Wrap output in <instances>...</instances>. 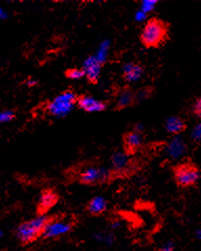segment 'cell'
I'll return each mask as SVG.
<instances>
[{
	"label": "cell",
	"instance_id": "obj_1",
	"mask_svg": "<svg viewBox=\"0 0 201 251\" xmlns=\"http://www.w3.org/2000/svg\"><path fill=\"white\" fill-rule=\"evenodd\" d=\"M169 24L161 18H150L142 27L140 40L146 48H160L169 39Z\"/></svg>",
	"mask_w": 201,
	"mask_h": 251
},
{
	"label": "cell",
	"instance_id": "obj_2",
	"mask_svg": "<svg viewBox=\"0 0 201 251\" xmlns=\"http://www.w3.org/2000/svg\"><path fill=\"white\" fill-rule=\"evenodd\" d=\"M52 216L48 215H38L36 218L25 221L21 223L16 230V237L22 243V244H28L35 240H37L42 235L47 223L52 220Z\"/></svg>",
	"mask_w": 201,
	"mask_h": 251
},
{
	"label": "cell",
	"instance_id": "obj_3",
	"mask_svg": "<svg viewBox=\"0 0 201 251\" xmlns=\"http://www.w3.org/2000/svg\"><path fill=\"white\" fill-rule=\"evenodd\" d=\"M173 177L178 187L186 188L194 187L200 180L201 171L196 164L186 160L173 167Z\"/></svg>",
	"mask_w": 201,
	"mask_h": 251
},
{
	"label": "cell",
	"instance_id": "obj_4",
	"mask_svg": "<svg viewBox=\"0 0 201 251\" xmlns=\"http://www.w3.org/2000/svg\"><path fill=\"white\" fill-rule=\"evenodd\" d=\"M78 94L73 90H66L48 102L45 107V111L52 116L63 117L67 115L73 108L77 105Z\"/></svg>",
	"mask_w": 201,
	"mask_h": 251
},
{
	"label": "cell",
	"instance_id": "obj_5",
	"mask_svg": "<svg viewBox=\"0 0 201 251\" xmlns=\"http://www.w3.org/2000/svg\"><path fill=\"white\" fill-rule=\"evenodd\" d=\"M111 168L109 169L111 174V179L119 178V177L128 176L130 174L136 164L134 160L126 155L124 152H116L111 156Z\"/></svg>",
	"mask_w": 201,
	"mask_h": 251
},
{
	"label": "cell",
	"instance_id": "obj_6",
	"mask_svg": "<svg viewBox=\"0 0 201 251\" xmlns=\"http://www.w3.org/2000/svg\"><path fill=\"white\" fill-rule=\"evenodd\" d=\"M112 180L111 174L108 168L90 167L85 168L79 175V181L85 186H93V184L106 183Z\"/></svg>",
	"mask_w": 201,
	"mask_h": 251
},
{
	"label": "cell",
	"instance_id": "obj_7",
	"mask_svg": "<svg viewBox=\"0 0 201 251\" xmlns=\"http://www.w3.org/2000/svg\"><path fill=\"white\" fill-rule=\"evenodd\" d=\"M73 223L69 222V221L53 217L45 226L41 237L43 239L60 238L62 235H65L66 233L70 232L71 230H73Z\"/></svg>",
	"mask_w": 201,
	"mask_h": 251
},
{
	"label": "cell",
	"instance_id": "obj_8",
	"mask_svg": "<svg viewBox=\"0 0 201 251\" xmlns=\"http://www.w3.org/2000/svg\"><path fill=\"white\" fill-rule=\"evenodd\" d=\"M142 144V132H140L135 129L126 132L123 136L124 153L130 157L134 156V155L141 149Z\"/></svg>",
	"mask_w": 201,
	"mask_h": 251
},
{
	"label": "cell",
	"instance_id": "obj_9",
	"mask_svg": "<svg viewBox=\"0 0 201 251\" xmlns=\"http://www.w3.org/2000/svg\"><path fill=\"white\" fill-rule=\"evenodd\" d=\"M77 106L85 112H100L107 109V103L97 100L88 94H80L77 98Z\"/></svg>",
	"mask_w": 201,
	"mask_h": 251
},
{
	"label": "cell",
	"instance_id": "obj_10",
	"mask_svg": "<svg viewBox=\"0 0 201 251\" xmlns=\"http://www.w3.org/2000/svg\"><path fill=\"white\" fill-rule=\"evenodd\" d=\"M103 64L100 63L96 56L88 57L83 63V72L90 84H97L100 79V70H102Z\"/></svg>",
	"mask_w": 201,
	"mask_h": 251
},
{
	"label": "cell",
	"instance_id": "obj_11",
	"mask_svg": "<svg viewBox=\"0 0 201 251\" xmlns=\"http://www.w3.org/2000/svg\"><path fill=\"white\" fill-rule=\"evenodd\" d=\"M59 201V195L54 189H44L39 197L38 202V215H47V212L52 209Z\"/></svg>",
	"mask_w": 201,
	"mask_h": 251
},
{
	"label": "cell",
	"instance_id": "obj_12",
	"mask_svg": "<svg viewBox=\"0 0 201 251\" xmlns=\"http://www.w3.org/2000/svg\"><path fill=\"white\" fill-rule=\"evenodd\" d=\"M136 104L134 98V91L131 87L125 86L121 88L117 94L116 104H114V110H123L129 107H132Z\"/></svg>",
	"mask_w": 201,
	"mask_h": 251
},
{
	"label": "cell",
	"instance_id": "obj_13",
	"mask_svg": "<svg viewBox=\"0 0 201 251\" xmlns=\"http://www.w3.org/2000/svg\"><path fill=\"white\" fill-rule=\"evenodd\" d=\"M143 75L142 65L136 62H129L124 65L123 71H121V77L128 84L138 82L141 79Z\"/></svg>",
	"mask_w": 201,
	"mask_h": 251
},
{
	"label": "cell",
	"instance_id": "obj_14",
	"mask_svg": "<svg viewBox=\"0 0 201 251\" xmlns=\"http://www.w3.org/2000/svg\"><path fill=\"white\" fill-rule=\"evenodd\" d=\"M188 151V146H186L184 140L181 136H174L172 138L167 146V153L171 158H181Z\"/></svg>",
	"mask_w": 201,
	"mask_h": 251
},
{
	"label": "cell",
	"instance_id": "obj_15",
	"mask_svg": "<svg viewBox=\"0 0 201 251\" xmlns=\"http://www.w3.org/2000/svg\"><path fill=\"white\" fill-rule=\"evenodd\" d=\"M188 126H186V123L183 119H181V116H171L166 121V124H164V129L169 133V134H172L174 136H178L179 134L183 133Z\"/></svg>",
	"mask_w": 201,
	"mask_h": 251
},
{
	"label": "cell",
	"instance_id": "obj_16",
	"mask_svg": "<svg viewBox=\"0 0 201 251\" xmlns=\"http://www.w3.org/2000/svg\"><path fill=\"white\" fill-rule=\"evenodd\" d=\"M107 210V200L104 197H93L87 204V211L92 216H100Z\"/></svg>",
	"mask_w": 201,
	"mask_h": 251
},
{
	"label": "cell",
	"instance_id": "obj_17",
	"mask_svg": "<svg viewBox=\"0 0 201 251\" xmlns=\"http://www.w3.org/2000/svg\"><path fill=\"white\" fill-rule=\"evenodd\" d=\"M153 87L151 86H145L140 88L139 90L134 91V98H135V103H140L142 101H146L152 97L153 94Z\"/></svg>",
	"mask_w": 201,
	"mask_h": 251
},
{
	"label": "cell",
	"instance_id": "obj_18",
	"mask_svg": "<svg viewBox=\"0 0 201 251\" xmlns=\"http://www.w3.org/2000/svg\"><path fill=\"white\" fill-rule=\"evenodd\" d=\"M64 75L67 79L70 80H80L82 78H84V72L82 70V68H69L67 69L65 72H64Z\"/></svg>",
	"mask_w": 201,
	"mask_h": 251
},
{
	"label": "cell",
	"instance_id": "obj_19",
	"mask_svg": "<svg viewBox=\"0 0 201 251\" xmlns=\"http://www.w3.org/2000/svg\"><path fill=\"white\" fill-rule=\"evenodd\" d=\"M191 139L194 144L201 145V122L193 128L191 132Z\"/></svg>",
	"mask_w": 201,
	"mask_h": 251
},
{
	"label": "cell",
	"instance_id": "obj_20",
	"mask_svg": "<svg viewBox=\"0 0 201 251\" xmlns=\"http://www.w3.org/2000/svg\"><path fill=\"white\" fill-rule=\"evenodd\" d=\"M15 112L12 111V110H3V111H0V125L6 124L15 119Z\"/></svg>",
	"mask_w": 201,
	"mask_h": 251
},
{
	"label": "cell",
	"instance_id": "obj_21",
	"mask_svg": "<svg viewBox=\"0 0 201 251\" xmlns=\"http://www.w3.org/2000/svg\"><path fill=\"white\" fill-rule=\"evenodd\" d=\"M96 240L105 243L107 245H112L114 242V237L111 233H99L96 235Z\"/></svg>",
	"mask_w": 201,
	"mask_h": 251
},
{
	"label": "cell",
	"instance_id": "obj_22",
	"mask_svg": "<svg viewBox=\"0 0 201 251\" xmlns=\"http://www.w3.org/2000/svg\"><path fill=\"white\" fill-rule=\"evenodd\" d=\"M157 5V1H142L141 3L140 10L147 15L155 10V6Z\"/></svg>",
	"mask_w": 201,
	"mask_h": 251
},
{
	"label": "cell",
	"instance_id": "obj_23",
	"mask_svg": "<svg viewBox=\"0 0 201 251\" xmlns=\"http://www.w3.org/2000/svg\"><path fill=\"white\" fill-rule=\"evenodd\" d=\"M192 111H193V114L196 117H198V119L201 121V95L196 99L195 102H194Z\"/></svg>",
	"mask_w": 201,
	"mask_h": 251
},
{
	"label": "cell",
	"instance_id": "obj_24",
	"mask_svg": "<svg viewBox=\"0 0 201 251\" xmlns=\"http://www.w3.org/2000/svg\"><path fill=\"white\" fill-rule=\"evenodd\" d=\"M159 251H176V246L174 244V242L168 241L164 243Z\"/></svg>",
	"mask_w": 201,
	"mask_h": 251
},
{
	"label": "cell",
	"instance_id": "obj_25",
	"mask_svg": "<svg viewBox=\"0 0 201 251\" xmlns=\"http://www.w3.org/2000/svg\"><path fill=\"white\" fill-rule=\"evenodd\" d=\"M147 16L148 15L146 13H143L140 10V11H138V13L135 14V19H136V21H143L147 19Z\"/></svg>",
	"mask_w": 201,
	"mask_h": 251
},
{
	"label": "cell",
	"instance_id": "obj_26",
	"mask_svg": "<svg viewBox=\"0 0 201 251\" xmlns=\"http://www.w3.org/2000/svg\"><path fill=\"white\" fill-rule=\"evenodd\" d=\"M6 17H8V14L4 12V10L2 9V7H0V20L5 19Z\"/></svg>",
	"mask_w": 201,
	"mask_h": 251
},
{
	"label": "cell",
	"instance_id": "obj_27",
	"mask_svg": "<svg viewBox=\"0 0 201 251\" xmlns=\"http://www.w3.org/2000/svg\"><path fill=\"white\" fill-rule=\"evenodd\" d=\"M111 227L113 228V230H117V228L121 227V223H120V221H113V222L111 223Z\"/></svg>",
	"mask_w": 201,
	"mask_h": 251
},
{
	"label": "cell",
	"instance_id": "obj_28",
	"mask_svg": "<svg viewBox=\"0 0 201 251\" xmlns=\"http://www.w3.org/2000/svg\"><path fill=\"white\" fill-rule=\"evenodd\" d=\"M195 235H196V238H197L198 240H201V228H199V230H196Z\"/></svg>",
	"mask_w": 201,
	"mask_h": 251
},
{
	"label": "cell",
	"instance_id": "obj_29",
	"mask_svg": "<svg viewBox=\"0 0 201 251\" xmlns=\"http://www.w3.org/2000/svg\"><path fill=\"white\" fill-rule=\"evenodd\" d=\"M36 83H37V82H36V81H33V80H30V81H28V82H27L28 86H33V85H35Z\"/></svg>",
	"mask_w": 201,
	"mask_h": 251
},
{
	"label": "cell",
	"instance_id": "obj_30",
	"mask_svg": "<svg viewBox=\"0 0 201 251\" xmlns=\"http://www.w3.org/2000/svg\"><path fill=\"white\" fill-rule=\"evenodd\" d=\"M2 235H3V232L0 230V240H1V238H2Z\"/></svg>",
	"mask_w": 201,
	"mask_h": 251
}]
</instances>
